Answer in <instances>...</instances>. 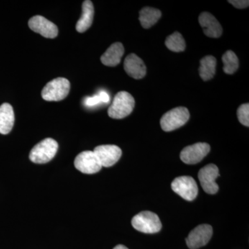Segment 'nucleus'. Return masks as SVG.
<instances>
[{
	"label": "nucleus",
	"instance_id": "nucleus-1",
	"mask_svg": "<svg viewBox=\"0 0 249 249\" xmlns=\"http://www.w3.org/2000/svg\"><path fill=\"white\" fill-rule=\"evenodd\" d=\"M134 106L133 96L127 91H120L114 96L112 104L108 109V115L114 119H124L132 112Z\"/></svg>",
	"mask_w": 249,
	"mask_h": 249
},
{
	"label": "nucleus",
	"instance_id": "nucleus-2",
	"mask_svg": "<svg viewBox=\"0 0 249 249\" xmlns=\"http://www.w3.org/2000/svg\"><path fill=\"white\" fill-rule=\"evenodd\" d=\"M58 144L52 138L44 139L33 147L29 154V159L35 163H48L56 155Z\"/></svg>",
	"mask_w": 249,
	"mask_h": 249
},
{
	"label": "nucleus",
	"instance_id": "nucleus-3",
	"mask_svg": "<svg viewBox=\"0 0 249 249\" xmlns=\"http://www.w3.org/2000/svg\"><path fill=\"white\" fill-rule=\"evenodd\" d=\"M132 227L144 233H156L160 231L162 224L157 214L150 211H142L132 219Z\"/></svg>",
	"mask_w": 249,
	"mask_h": 249
},
{
	"label": "nucleus",
	"instance_id": "nucleus-4",
	"mask_svg": "<svg viewBox=\"0 0 249 249\" xmlns=\"http://www.w3.org/2000/svg\"><path fill=\"white\" fill-rule=\"evenodd\" d=\"M70 83L65 78H57L49 82L42 91V97L47 101H60L68 96Z\"/></svg>",
	"mask_w": 249,
	"mask_h": 249
},
{
	"label": "nucleus",
	"instance_id": "nucleus-5",
	"mask_svg": "<svg viewBox=\"0 0 249 249\" xmlns=\"http://www.w3.org/2000/svg\"><path fill=\"white\" fill-rule=\"evenodd\" d=\"M189 119L190 113L187 108H174L162 116L160 121V126L165 132H171L184 125Z\"/></svg>",
	"mask_w": 249,
	"mask_h": 249
},
{
	"label": "nucleus",
	"instance_id": "nucleus-6",
	"mask_svg": "<svg viewBox=\"0 0 249 249\" xmlns=\"http://www.w3.org/2000/svg\"><path fill=\"white\" fill-rule=\"evenodd\" d=\"M173 191L187 201H193L198 194V187L194 178L189 176L175 178L171 184Z\"/></svg>",
	"mask_w": 249,
	"mask_h": 249
},
{
	"label": "nucleus",
	"instance_id": "nucleus-7",
	"mask_svg": "<svg viewBox=\"0 0 249 249\" xmlns=\"http://www.w3.org/2000/svg\"><path fill=\"white\" fill-rule=\"evenodd\" d=\"M211 146L206 142H197L183 149L180 158L186 164L199 163L209 153Z\"/></svg>",
	"mask_w": 249,
	"mask_h": 249
},
{
	"label": "nucleus",
	"instance_id": "nucleus-8",
	"mask_svg": "<svg viewBox=\"0 0 249 249\" xmlns=\"http://www.w3.org/2000/svg\"><path fill=\"white\" fill-rule=\"evenodd\" d=\"M213 235V228L209 224H201L190 232L186 238L189 249H197L207 245Z\"/></svg>",
	"mask_w": 249,
	"mask_h": 249
},
{
	"label": "nucleus",
	"instance_id": "nucleus-9",
	"mask_svg": "<svg viewBox=\"0 0 249 249\" xmlns=\"http://www.w3.org/2000/svg\"><path fill=\"white\" fill-rule=\"evenodd\" d=\"M74 165L77 170L88 175L98 173L102 168V165L92 151H84L80 153L75 159Z\"/></svg>",
	"mask_w": 249,
	"mask_h": 249
},
{
	"label": "nucleus",
	"instance_id": "nucleus-10",
	"mask_svg": "<svg viewBox=\"0 0 249 249\" xmlns=\"http://www.w3.org/2000/svg\"><path fill=\"white\" fill-rule=\"evenodd\" d=\"M219 176L217 165L209 164L199 170L198 174L199 181L203 189L208 194H215L219 190V186L215 182L216 178Z\"/></svg>",
	"mask_w": 249,
	"mask_h": 249
},
{
	"label": "nucleus",
	"instance_id": "nucleus-11",
	"mask_svg": "<svg viewBox=\"0 0 249 249\" xmlns=\"http://www.w3.org/2000/svg\"><path fill=\"white\" fill-rule=\"evenodd\" d=\"M102 167H111L117 163L122 155L120 147L114 145H103L95 147L93 151Z\"/></svg>",
	"mask_w": 249,
	"mask_h": 249
},
{
	"label": "nucleus",
	"instance_id": "nucleus-12",
	"mask_svg": "<svg viewBox=\"0 0 249 249\" xmlns=\"http://www.w3.org/2000/svg\"><path fill=\"white\" fill-rule=\"evenodd\" d=\"M29 27L31 30L46 38H55L58 34L57 26L41 16L31 18L29 21Z\"/></svg>",
	"mask_w": 249,
	"mask_h": 249
},
{
	"label": "nucleus",
	"instance_id": "nucleus-13",
	"mask_svg": "<svg viewBox=\"0 0 249 249\" xmlns=\"http://www.w3.org/2000/svg\"><path fill=\"white\" fill-rule=\"evenodd\" d=\"M124 70L129 76L134 79H142L146 74V67L142 58L134 53L126 57L124 61Z\"/></svg>",
	"mask_w": 249,
	"mask_h": 249
},
{
	"label": "nucleus",
	"instance_id": "nucleus-14",
	"mask_svg": "<svg viewBox=\"0 0 249 249\" xmlns=\"http://www.w3.org/2000/svg\"><path fill=\"white\" fill-rule=\"evenodd\" d=\"M199 22L205 35L213 38H218L222 34V27L217 19L209 13H201Z\"/></svg>",
	"mask_w": 249,
	"mask_h": 249
},
{
	"label": "nucleus",
	"instance_id": "nucleus-15",
	"mask_svg": "<svg viewBox=\"0 0 249 249\" xmlns=\"http://www.w3.org/2000/svg\"><path fill=\"white\" fill-rule=\"evenodd\" d=\"M124 52V45L121 42L112 44L101 56V62L106 66L115 67L120 63Z\"/></svg>",
	"mask_w": 249,
	"mask_h": 249
},
{
	"label": "nucleus",
	"instance_id": "nucleus-16",
	"mask_svg": "<svg viewBox=\"0 0 249 249\" xmlns=\"http://www.w3.org/2000/svg\"><path fill=\"white\" fill-rule=\"evenodd\" d=\"M15 115L14 109L9 103L0 106V133L7 134L14 127Z\"/></svg>",
	"mask_w": 249,
	"mask_h": 249
},
{
	"label": "nucleus",
	"instance_id": "nucleus-17",
	"mask_svg": "<svg viewBox=\"0 0 249 249\" xmlns=\"http://www.w3.org/2000/svg\"><path fill=\"white\" fill-rule=\"evenodd\" d=\"M83 12L81 17L77 22L76 29L79 33H84L89 29L92 24L93 15H94V8L91 1L86 0L83 3Z\"/></svg>",
	"mask_w": 249,
	"mask_h": 249
},
{
	"label": "nucleus",
	"instance_id": "nucleus-18",
	"mask_svg": "<svg viewBox=\"0 0 249 249\" xmlns=\"http://www.w3.org/2000/svg\"><path fill=\"white\" fill-rule=\"evenodd\" d=\"M161 17L160 10L152 7H145L139 12V21L144 29H149L155 25Z\"/></svg>",
	"mask_w": 249,
	"mask_h": 249
},
{
	"label": "nucleus",
	"instance_id": "nucleus-19",
	"mask_svg": "<svg viewBox=\"0 0 249 249\" xmlns=\"http://www.w3.org/2000/svg\"><path fill=\"white\" fill-rule=\"evenodd\" d=\"M217 60L212 55L205 56L200 60L199 68V76L204 81L212 79L215 74Z\"/></svg>",
	"mask_w": 249,
	"mask_h": 249
},
{
	"label": "nucleus",
	"instance_id": "nucleus-20",
	"mask_svg": "<svg viewBox=\"0 0 249 249\" xmlns=\"http://www.w3.org/2000/svg\"><path fill=\"white\" fill-rule=\"evenodd\" d=\"M165 46L174 52H181L186 49V41L180 33L175 32L168 36L165 42Z\"/></svg>",
	"mask_w": 249,
	"mask_h": 249
},
{
	"label": "nucleus",
	"instance_id": "nucleus-21",
	"mask_svg": "<svg viewBox=\"0 0 249 249\" xmlns=\"http://www.w3.org/2000/svg\"><path fill=\"white\" fill-rule=\"evenodd\" d=\"M222 62L224 63L223 70L227 74L231 75L238 70V58L232 51H227L223 55Z\"/></svg>",
	"mask_w": 249,
	"mask_h": 249
},
{
	"label": "nucleus",
	"instance_id": "nucleus-22",
	"mask_svg": "<svg viewBox=\"0 0 249 249\" xmlns=\"http://www.w3.org/2000/svg\"><path fill=\"white\" fill-rule=\"evenodd\" d=\"M237 118L240 124L243 125L249 126V104L245 103L239 107L237 111Z\"/></svg>",
	"mask_w": 249,
	"mask_h": 249
},
{
	"label": "nucleus",
	"instance_id": "nucleus-23",
	"mask_svg": "<svg viewBox=\"0 0 249 249\" xmlns=\"http://www.w3.org/2000/svg\"><path fill=\"white\" fill-rule=\"evenodd\" d=\"M101 103H103V101L99 94L92 96V97L87 98L85 101V105L89 107L96 106Z\"/></svg>",
	"mask_w": 249,
	"mask_h": 249
},
{
	"label": "nucleus",
	"instance_id": "nucleus-24",
	"mask_svg": "<svg viewBox=\"0 0 249 249\" xmlns=\"http://www.w3.org/2000/svg\"><path fill=\"white\" fill-rule=\"evenodd\" d=\"M229 2L239 9H245L249 6V1L248 0H230Z\"/></svg>",
	"mask_w": 249,
	"mask_h": 249
},
{
	"label": "nucleus",
	"instance_id": "nucleus-25",
	"mask_svg": "<svg viewBox=\"0 0 249 249\" xmlns=\"http://www.w3.org/2000/svg\"><path fill=\"white\" fill-rule=\"evenodd\" d=\"M101 96V99H102L103 103H107L109 101V96L107 92L106 91H101L99 93Z\"/></svg>",
	"mask_w": 249,
	"mask_h": 249
},
{
	"label": "nucleus",
	"instance_id": "nucleus-26",
	"mask_svg": "<svg viewBox=\"0 0 249 249\" xmlns=\"http://www.w3.org/2000/svg\"><path fill=\"white\" fill-rule=\"evenodd\" d=\"M113 249H127V247H124V245H119L116 246V247H114V248Z\"/></svg>",
	"mask_w": 249,
	"mask_h": 249
}]
</instances>
